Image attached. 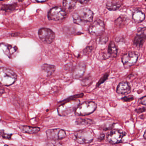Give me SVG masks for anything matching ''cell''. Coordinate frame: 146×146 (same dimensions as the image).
<instances>
[{
  "instance_id": "14",
  "label": "cell",
  "mask_w": 146,
  "mask_h": 146,
  "mask_svg": "<svg viewBox=\"0 0 146 146\" xmlns=\"http://www.w3.org/2000/svg\"><path fill=\"white\" fill-rule=\"evenodd\" d=\"M86 69V64L85 62H81L76 65L73 72V78L74 79H79L82 77Z\"/></svg>"
},
{
  "instance_id": "13",
  "label": "cell",
  "mask_w": 146,
  "mask_h": 146,
  "mask_svg": "<svg viewBox=\"0 0 146 146\" xmlns=\"http://www.w3.org/2000/svg\"><path fill=\"white\" fill-rule=\"evenodd\" d=\"M146 27L139 28L133 40V44L138 48H141L143 46L146 40V34L145 31Z\"/></svg>"
},
{
  "instance_id": "25",
  "label": "cell",
  "mask_w": 146,
  "mask_h": 146,
  "mask_svg": "<svg viewBox=\"0 0 146 146\" xmlns=\"http://www.w3.org/2000/svg\"><path fill=\"white\" fill-rule=\"evenodd\" d=\"M115 124L113 123H107L102 126V129L104 131L110 130L114 127Z\"/></svg>"
},
{
  "instance_id": "2",
  "label": "cell",
  "mask_w": 146,
  "mask_h": 146,
  "mask_svg": "<svg viewBox=\"0 0 146 146\" xmlns=\"http://www.w3.org/2000/svg\"><path fill=\"white\" fill-rule=\"evenodd\" d=\"M17 75L10 69L0 67V85L9 86L13 84L17 80Z\"/></svg>"
},
{
  "instance_id": "28",
  "label": "cell",
  "mask_w": 146,
  "mask_h": 146,
  "mask_svg": "<svg viewBox=\"0 0 146 146\" xmlns=\"http://www.w3.org/2000/svg\"><path fill=\"white\" fill-rule=\"evenodd\" d=\"M92 79L91 77H87V78H85L84 79L82 80L81 81L82 85L84 86L88 85L90 83L92 82Z\"/></svg>"
},
{
  "instance_id": "38",
  "label": "cell",
  "mask_w": 146,
  "mask_h": 146,
  "mask_svg": "<svg viewBox=\"0 0 146 146\" xmlns=\"http://www.w3.org/2000/svg\"><path fill=\"white\" fill-rule=\"evenodd\" d=\"M4 146H8L7 145H4Z\"/></svg>"
},
{
  "instance_id": "3",
  "label": "cell",
  "mask_w": 146,
  "mask_h": 146,
  "mask_svg": "<svg viewBox=\"0 0 146 146\" xmlns=\"http://www.w3.org/2000/svg\"><path fill=\"white\" fill-rule=\"evenodd\" d=\"M80 105V101L78 100H73L66 102L65 103L60 105L57 111L59 115L61 116H67L70 115L76 110Z\"/></svg>"
},
{
  "instance_id": "17",
  "label": "cell",
  "mask_w": 146,
  "mask_h": 146,
  "mask_svg": "<svg viewBox=\"0 0 146 146\" xmlns=\"http://www.w3.org/2000/svg\"><path fill=\"white\" fill-rule=\"evenodd\" d=\"M132 17L133 20L135 23H139L145 19V15L141 10H135L133 12Z\"/></svg>"
},
{
  "instance_id": "29",
  "label": "cell",
  "mask_w": 146,
  "mask_h": 146,
  "mask_svg": "<svg viewBox=\"0 0 146 146\" xmlns=\"http://www.w3.org/2000/svg\"><path fill=\"white\" fill-rule=\"evenodd\" d=\"M108 76H109V74L107 73H106L104 75V76L100 79L99 81L98 82V84L97 85V86H99L101 84H102V83H104V82L108 79Z\"/></svg>"
},
{
  "instance_id": "11",
  "label": "cell",
  "mask_w": 146,
  "mask_h": 146,
  "mask_svg": "<svg viewBox=\"0 0 146 146\" xmlns=\"http://www.w3.org/2000/svg\"><path fill=\"white\" fill-rule=\"evenodd\" d=\"M0 47L3 51L4 54L10 59L14 58L19 53L18 47L13 45L2 43H0Z\"/></svg>"
},
{
  "instance_id": "8",
  "label": "cell",
  "mask_w": 146,
  "mask_h": 146,
  "mask_svg": "<svg viewBox=\"0 0 146 146\" xmlns=\"http://www.w3.org/2000/svg\"><path fill=\"white\" fill-rule=\"evenodd\" d=\"M38 35L41 41L47 44L51 43L55 38L54 33L51 29L45 27L39 29Z\"/></svg>"
},
{
  "instance_id": "36",
  "label": "cell",
  "mask_w": 146,
  "mask_h": 146,
  "mask_svg": "<svg viewBox=\"0 0 146 146\" xmlns=\"http://www.w3.org/2000/svg\"><path fill=\"white\" fill-rule=\"evenodd\" d=\"M36 1L38 3H44L46 1Z\"/></svg>"
},
{
  "instance_id": "1",
  "label": "cell",
  "mask_w": 146,
  "mask_h": 146,
  "mask_svg": "<svg viewBox=\"0 0 146 146\" xmlns=\"http://www.w3.org/2000/svg\"><path fill=\"white\" fill-rule=\"evenodd\" d=\"M93 16V13L91 9L84 8L74 12L72 17L75 23L83 25L92 22Z\"/></svg>"
},
{
  "instance_id": "16",
  "label": "cell",
  "mask_w": 146,
  "mask_h": 146,
  "mask_svg": "<svg viewBox=\"0 0 146 146\" xmlns=\"http://www.w3.org/2000/svg\"><path fill=\"white\" fill-rule=\"evenodd\" d=\"M121 1H108L106 3V8L110 11H115L121 6Z\"/></svg>"
},
{
  "instance_id": "15",
  "label": "cell",
  "mask_w": 146,
  "mask_h": 146,
  "mask_svg": "<svg viewBox=\"0 0 146 146\" xmlns=\"http://www.w3.org/2000/svg\"><path fill=\"white\" fill-rule=\"evenodd\" d=\"M131 87L129 83L123 81L119 83L117 88V93L118 94H128L131 91Z\"/></svg>"
},
{
  "instance_id": "39",
  "label": "cell",
  "mask_w": 146,
  "mask_h": 146,
  "mask_svg": "<svg viewBox=\"0 0 146 146\" xmlns=\"http://www.w3.org/2000/svg\"></svg>"
},
{
  "instance_id": "9",
  "label": "cell",
  "mask_w": 146,
  "mask_h": 146,
  "mask_svg": "<svg viewBox=\"0 0 146 146\" xmlns=\"http://www.w3.org/2000/svg\"><path fill=\"white\" fill-rule=\"evenodd\" d=\"M139 55L137 52L130 51L126 53L122 57V62L125 69H128L137 63Z\"/></svg>"
},
{
  "instance_id": "32",
  "label": "cell",
  "mask_w": 146,
  "mask_h": 146,
  "mask_svg": "<svg viewBox=\"0 0 146 146\" xmlns=\"http://www.w3.org/2000/svg\"><path fill=\"white\" fill-rule=\"evenodd\" d=\"M92 48L91 47H88L86 48L84 51V52L85 54H88V53H90L92 51Z\"/></svg>"
},
{
  "instance_id": "35",
  "label": "cell",
  "mask_w": 146,
  "mask_h": 146,
  "mask_svg": "<svg viewBox=\"0 0 146 146\" xmlns=\"http://www.w3.org/2000/svg\"><path fill=\"white\" fill-rule=\"evenodd\" d=\"M77 2H78L80 3L81 4H86L89 2V1H77Z\"/></svg>"
},
{
  "instance_id": "26",
  "label": "cell",
  "mask_w": 146,
  "mask_h": 146,
  "mask_svg": "<svg viewBox=\"0 0 146 146\" xmlns=\"http://www.w3.org/2000/svg\"><path fill=\"white\" fill-rule=\"evenodd\" d=\"M0 135L3 139L9 140L11 139L13 134H9L6 133L4 130H2L0 131Z\"/></svg>"
},
{
  "instance_id": "10",
  "label": "cell",
  "mask_w": 146,
  "mask_h": 146,
  "mask_svg": "<svg viewBox=\"0 0 146 146\" xmlns=\"http://www.w3.org/2000/svg\"><path fill=\"white\" fill-rule=\"evenodd\" d=\"M105 31V24L103 21L97 20L89 27L88 31L91 35L98 36L102 35Z\"/></svg>"
},
{
  "instance_id": "23",
  "label": "cell",
  "mask_w": 146,
  "mask_h": 146,
  "mask_svg": "<svg viewBox=\"0 0 146 146\" xmlns=\"http://www.w3.org/2000/svg\"><path fill=\"white\" fill-rule=\"evenodd\" d=\"M127 21V18L124 17L123 15L120 16L118 17L115 21V25L117 27H121L124 25L126 24Z\"/></svg>"
},
{
  "instance_id": "37",
  "label": "cell",
  "mask_w": 146,
  "mask_h": 146,
  "mask_svg": "<svg viewBox=\"0 0 146 146\" xmlns=\"http://www.w3.org/2000/svg\"><path fill=\"white\" fill-rule=\"evenodd\" d=\"M144 138L146 139V130H145V133H144Z\"/></svg>"
},
{
  "instance_id": "7",
  "label": "cell",
  "mask_w": 146,
  "mask_h": 146,
  "mask_svg": "<svg viewBox=\"0 0 146 146\" xmlns=\"http://www.w3.org/2000/svg\"><path fill=\"white\" fill-rule=\"evenodd\" d=\"M127 133L124 131L120 129H114L111 131L106 137L107 141L111 144H117L122 141L123 137Z\"/></svg>"
},
{
  "instance_id": "22",
  "label": "cell",
  "mask_w": 146,
  "mask_h": 146,
  "mask_svg": "<svg viewBox=\"0 0 146 146\" xmlns=\"http://www.w3.org/2000/svg\"><path fill=\"white\" fill-rule=\"evenodd\" d=\"M93 123L92 120L87 118H78L76 121V123L79 125H90Z\"/></svg>"
},
{
  "instance_id": "4",
  "label": "cell",
  "mask_w": 146,
  "mask_h": 146,
  "mask_svg": "<svg viewBox=\"0 0 146 146\" xmlns=\"http://www.w3.org/2000/svg\"><path fill=\"white\" fill-rule=\"evenodd\" d=\"M75 139L80 144H87L91 143L94 138V133L90 129H85L75 133Z\"/></svg>"
},
{
  "instance_id": "33",
  "label": "cell",
  "mask_w": 146,
  "mask_h": 146,
  "mask_svg": "<svg viewBox=\"0 0 146 146\" xmlns=\"http://www.w3.org/2000/svg\"><path fill=\"white\" fill-rule=\"evenodd\" d=\"M104 134H101L99 136L98 138V140L99 141H103V140L104 139Z\"/></svg>"
},
{
  "instance_id": "5",
  "label": "cell",
  "mask_w": 146,
  "mask_h": 146,
  "mask_svg": "<svg viewBox=\"0 0 146 146\" xmlns=\"http://www.w3.org/2000/svg\"><path fill=\"white\" fill-rule=\"evenodd\" d=\"M97 107V104L94 102L86 101L79 105L75 112L78 116L88 115L93 113Z\"/></svg>"
},
{
  "instance_id": "21",
  "label": "cell",
  "mask_w": 146,
  "mask_h": 146,
  "mask_svg": "<svg viewBox=\"0 0 146 146\" xmlns=\"http://www.w3.org/2000/svg\"><path fill=\"white\" fill-rule=\"evenodd\" d=\"M42 69L47 73L48 76L52 75L56 70V67L54 65L44 64L42 66Z\"/></svg>"
},
{
  "instance_id": "19",
  "label": "cell",
  "mask_w": 146,
  "mask_h": 146,
  "mask_svg": "<svg viewBox=\"0 0 146 146\" xmlns=\"http://www.w3.org/2000/svg\"><path fill=\"white\" fill-rule=\"evenodd\" d=\"M108 52L111 57L115 58L117 56V47L113 41H111L108 46Z\"/></svg>"
},
{
  "instance_id": "12",
  "label": "cell",
  "mask_w": 146,
  "mask_h": 146,
  "mask_svg": "<svg viewBox=\"0 0 146 146\" xmlns=\"http://www.w3.org/2000/svg\"><path fill=\"white\" fill-rule=\"evenodd\" d=\"M46 133L47 138L50 140H60L67 136L66 132L60 129H48L46 131Z\"/></svg>"
},
{
  "instance_id": "6",
  "label": "cell",
  "mask_w": 146,
  "mask_h": 146,
  "mask_svg": "<svg viewBox=\"0 0 146 146\" xmlns=\"http://www.w3.org/2000/svg\"><path fill=\"white\" fill-rule=\"evenodd\" d=\"M67 13L63 8L55 7L52 8L48 13V17L49 20L58 21L62 20L66 18Z\"/></svg>"
},
{
  "instance_id": "27",
  "label": "cell",
  "mask_w": 146,
  "mask_h": 146,
  "mask_svg": "<svg viewBox=\"0 0 146 146\" xmlns=\"http://www.w3.org/2000/svg\"><path fill=\"white\" fill-rule=\"evenodd\" d=\"M108 37L106 34H102L100 39V43L101 44H106L108 42Z\"/></svg>"
},
{
  "instance_id": "18",
  "label": "cell",
  "mask_w": 146,
  "mask_h": 146,
  "mask_svg": "<svg viewBox=\"0 0 146 146\" xmlns=\"http://www.w3.org/2000/svg\"><path fill=\"white\" fill-rule=\"evenodd\" d=\"M20 129L22 133L30 134L37 133L40 130V129L38 127H31L27 126H21Z\"/></svg>"
},
{
  "instance_id": "40",
  "label": "cell",
  "mask_w": 146,
  "mask_h": 146,
  "mask_svg": "<svg viewBox=\"0 0 146 146\" xmlns=\"http://www.w3.org/2000/svg\"></svg>"
},
{
  "instance_id": "24",
  "label": "cell",
  "mask_w": 146,
  "mask_h": 146,
  "mask_svg": "<svg viewBox=\"0 0 146 146\" xmlns=\"http://www.w3.org/2000/svg\"><path fill=\"white\" fill-rule=\"evenodd\" d=\"M17 4H13L11 5H5L2 8V9L6 12H9L10 11H13L16 7Z\"/></svg>"
},
{
  "instance_id": "31",
  "label": "cell",
  "mask_w": 146,
  "mask_h": 146,
  "mask_svg": "<svg viewBox=\"0 0 146 146\" xmlns=\"http://www.w3.org/2000/svg\"><path fill=\"white\" fill-rule=\"evenodd\" d=\"M139 103L141 104L146 106V96L142 97L141 98L139 99Z\"/></svg>"
},
{
  "instance_id": "34",
  "label": "cell",
  "mask_w": 146,
  "mask_h": 146,
  "mask_svg": "<svg viewBox=\"0 0 146 146\" xmlns=\"http://www.w3.org/2000/svg\"><path fill=\"white\" fill-rule=\"evenodd\" d=\"M4 93H5V91L4 88L0 87V97L2 96L3 94Z\"/></svg>"
},
{
  "instance_id": "20",
  "label": "cell",
  "mask_w": 146,
  "mask_h": 146,
  "mask_svg": "<svg viewBox=\"0 0 146 146\" xmlns=\"http://www.w3.org/2000/svg\"><path fill=\"white\" fill-rule=\"evenodd\" d=\"M77 1H76L65 0L63 1V8L65 10L72 11L75 7Z\"/></svg>"
},
{
  "instance_id": "30",
  "label": "cell",
  "mask_w": 146,
  "mask_h": 146,
  "mask_svg": "<svg viewBox=\"0 0 146 146\" xmlns=\"http://www.w3.org/2000/svg\"><path fill=\"white\" fill-rule=\"evenodd\" d=\"M134 97L133 96H129L128 97H125L122 98V100L124 101V102H129L133 100Z\"/></svg>"
}]
</instances>
